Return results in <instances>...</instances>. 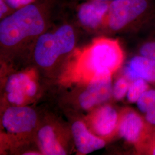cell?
Masks as SVG:
<instances>
[{
    "label": "cell",
    "mask_w": 155,
    "mask_h": 155,
    "mask_svg": "<svg viewBox=\"0 0 155 155\" xmlns=\"http://www.w3.org/2000/svg\"><path fill=\"white\" fill-rule=\"evenodd\" d=\"M58 0H35L15 10L1 20L0 43L5 49H14L45 32L55 14Z\"/></svg>",
    "instance_id": "obj_1"
},
{
    "label": "cell",
    "mask_w": 155,
    "mask_h": 155,
    "mask_svg": "<svg viewBox=\"0 0 155 155\" xmlns=\"http://www.w3.org/2000/svg\"><path fill=\"white\" fill-rule=\"evenodd\" d=\"M124 60V52L119 40L101 36L75 54L74 77L89 82L96 75L112 76Z\"/></svg>",
    "instance_id": "obj_2"
},
{
    "label": "cell",
    "mask_w": 155,
    "mask_h": 155,
    "mask_svg": "<svg viewBox=\"0 0 155 155\" xmlns=\"http://www.w3.org/2000/svg\"><path fill=\"white\" fill-rule=\"evenodd\" d=\"M155 21V0L110 2L102 29L110 33L141 30Z\"/></svg>",
    "instance_id": "obj_3"
},
{
    "label": "cell",
    "mask_w": 155,
    "mask_h": 155,
    "mask_svg": "<svg viewBox=\"0 0 155 155\" xmlns=\"http://www.w3.org/2000/svg\"><path fill=\"white\" fill-rule=\"evenodd\" d=\"M76 43L74 29L70 24H64L54 32H44L36 40L33 56L41 67H50L62 55L74 49Z\"/></svg>",
    "instance_id": "obj_4"
},
{
    "label": "cell",
    "mask_w": 155,
    "mask_h": 155,
    "mask_svg": "<svg viewBox=\"0 0 155 155\" xmlns=\"http://www.w3.org/2000/svg\"><path fill=\"white\" fill-rule=\"evenodd\" d=\"M153 130V127L146 121L144 117L132 109H127L120 117L118 132L128 143L134 145L137 150Z\"/></svg>",
    "instance_id": "obj_5"
},
{
    "label": "cell",
    "mask_w": 155,
    "mask_h": 155,
    "mask_svg": "<svg viewBox=\"0 0 155 155\" xmlns=\"http://www.w3.org/2000/svg\"><path fill=\"white\" fill-rule=\"evenodd\" d=\"M111 77L109 75H96L89 81L87 87L79 97V104L83 109H91L110 98L113 90Z\"/></svg>",
    "instance_id": "obj_6"
},
{
    "label": "cell",
    "mask_w": 155,
    "mask_h": 155,
    "mask_svg": "<svg viewBox=\"0 0 155 155\" xmlns=\"http://www.w3.org/2000/svg\"><path fill=\"white\" fill-rule=\"evenodd\" d=\"M37 116L30 107L13 106L8 108L2 117V125L11 133L28 132L35 127Z\"/></svg>",
    "instance_id": "obj_7"
},
{
    "label": "cell",
    "mask_w": 155,
    "mask_h": 155,
    "mask_svg": "<svg viewBox=\"0 0 155 155\" xmlns=\"http://www.w3.org/2000/svg\"><path fill=\"white\" fill-rule=\"evenodd\" d=\"M109 4L97 1H82L76 9L78 21L84 28L102 29Z\"/></svg>",
    "instance_id": "obj_8"
},
{
    "label": "cell",
    "mask_w": 155,
    "mask_h": 155,
    "mask_svg": "<svg viewBox=\"0 0 155 155\" xmlns=\"http://www.w3.org/2000/svg\"><path fill=\"white\" fill-rule=\"evenodd\" d=\"M36 90V83L25 73L12 75L8 78L6 84L8 100L12 104L17 106L21 105L33 97Z\"/></svg>",
    "instance_id": "obj_9"
},
{
    "label": "cell",
    "mask_w": 155,
    "mask_h": 155,
    "mask_svg": "<svg viewBox=\"0 0 155 155\" xmlns=\"http://www.w3.org/2000/svg\"><path fill=\"white\" fill-rule=\"evenodd\" d=\"M124 76L130 82L142 79L155 84V60L139 54L133 56L124 69Z\"/></svg>",
    "instance_id": "obj_10"
},
{
    "label": "cell",
    "mask_w": 155,
    "mask_h": 155,
    "mask_svg": "<svg viewBox=\"0 0 155 155\" xmlns=\"http://www.w3.org/2000/svg\"><path fill=\"white\" fill-rule=\"evenodd\" d=\"M120 116L116 110L108 105L95 111L91 117V125L95 132L102 137L110 136L117 130Z\"/></svg>",
    "instance_id": "obj_11"
},
{
    "label": "cell",
    "mask_w": 155,
    "mask_h": 155,
    "mask_svg": "<svg viewBox=\"0 0 155 155\" xmlns=\"http://www.w3.org/2000/svg\"><path fill=\"white\" fill-rule=\"evenodd\" d=\"M72 135L79 153L86 155L105 146V141L90 133L84 124L77 121L72 124Z\"/></svg>",
    "instance_id": "obj_12"
},
{
    "label": "cell",
    "mask_w": 155,
    "mask_h": 155,
    "mask_svg": "<svg viewBox=\"0 0 155 155\" xmlns=\"http://www.w3.org/2000/svg\"><path fill=\"white\" fill-rule=\"evenodd\" d=\"M38 136L40 150L43 155H66V151L56 139L53 129L50 126L41 128Z\"/></svg>",
    "instance_id": "obj_13"
},
{
    "label": "cell",
    "mask_w": 155,
    "mask_h": 155,
    "mask_svg": "<svg viewBox=\"0 0 155 155\" xmlns=\"http://www.w3.org/2000/svg\"><path fill=\"white\" fill-rule=\"evenodd\" d=\"M150 83L144 79H137L130 82L127 97L130 103H136L145 91L150 89Z\"/></svg>",
    "instance_id": "obj_14"
},
{
    "label": "cell",
    "mask_w": 155,
    "mask_h": 155,
    "mask_svg": "<svg viewBox=\"0 0 155 155\" xmlns=\"http://www.w3.org/2000/svg\"><path fill=\"white\" fill-rule=\"evenodd\" d=\"M139 110L145 113L155 106V89H148L136 102Z\"/></svg>",
    "instance_id": "obj_15"
},
{
    "label": "cell",
    "mask_w": 155,
    "mask_h": 155,
    "mask_svg": "<svg viewBox=\"0 0 155 155\" xmlns=\"http://www.w3.org/2000/svg\"><path fill=\"white\" fill-rule=\"evenodd\" d=\"M130 81L124 75L118 78L113 86L112 95L117 100H120L127 96Z\"/></svg>",
    "instance_id": "obj_16"
},
{
    "label": "cell",
    "mask_w": 155,
    "mask_h": 155,
    "mask_svg": "<svg viewBox=\"0 0 155 155\" xmlns=\"http://www.w3.org/2000/svg\"><path fill=\"white\" fill-rule=\"evenodd\" d=\"M138 52L139 55L155 60V33L141 43Z\"/></svg>",
    "instance_id": "obj_17"
},
{
    "label": "cell",
    "mask_w": 155,
    "mask_h": 155,
    "mask_svg": "<svg viewBox=\"0 0 155 155\" xmlns=\"http://www.w3.org/2000/svg\"><path fill=\"white\" fill-rule=\"evenodd\" d=\"M137 150L140 153L155 155V130Z\"/></svg>",
    "instance_id": "obj_18"
},
{
    "label": "cell",
    "mask_w": 155,
    "mask_h": 155,
    "mask_svg": "<svg viewBox=\"0 0 155 155\" xmlns=\"http://www.w3.org/2000/svg\"><path fill=\"white\" fill-rule=\"evenodd\" d=\"M35 0H5L7 4L14 11L28 5Z\"/></svg>",
    "instance_id": "obj_19"
},
{
    "label": "cell",
    "mask_w": 155,
    "mask_h": 155,
    "mask_svg": "<svg viewBox=\"0 0 155 155\" xmlns=\"http://www.w3.org/2000/svg\"><path fill=\"white\" fill-rule=\"evenodd\" d=\"M15 11L9 6L5 0H0V18L3 19L5 17Z\"/></svg>",
    "instance_id": "obj_20"
},
{
    "label": "cell",
    "mask_w": 155,
    "mask_h": 155,
    "mask_svg": "<svg viewBox=\"0 0 155 155\" xmlns=\"http://www.w3.org/2000/svg\"><path fill=\"white\" fill-rule=\"evenodd\" d=\"M144 117L146 121L151 126H155V106L144 113Z\"/></svg>",
    "instance_id": "obj_21"
},
{
    "label": "cell",
    "mask_w": 155,
    "mask_h": 155,
    "mask_svg": "<svg viewBox=\"0 0 155 155\" xmlns=\"http://www.w3.org/2000/svg\"><path fill=\"white\" fill-rule=\"evenodd\" d=\"M76 1H101V2H110L113 1L115 0H74Z\"/></svg>",
    "instance_id": "obj_22"
},
{
    "label": "cell",
    "mask_w": 155,
    "mask_h": 155,
    "mask_svg": "<svg viewBox=\"0 0 155 155\" xmlns=\"http://www.w3.org/2000/svg\"><path fill=\"white\" fill-rule=\"evenodd\" d=\"M24 155H40V153H37V152H28V153H25Z\"/></svg>",
    "instance_id": "obj_23"
}]
</instances>
